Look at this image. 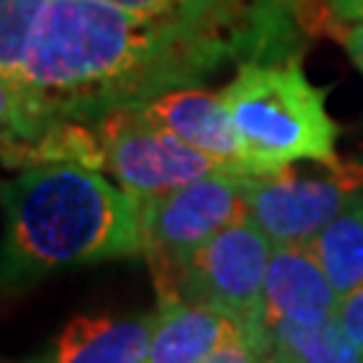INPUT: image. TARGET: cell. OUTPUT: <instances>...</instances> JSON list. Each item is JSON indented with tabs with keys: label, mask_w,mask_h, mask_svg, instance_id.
<instances>
[{
	"label": "cell",
	"mask_w": 363,
	"mask_h": 363,
	"mask_svg": "<svg viewBox=\"0 0 363 363\" xmlns=\"http://www.w3.org/2000/svg\"><path fill=\"white\" fill-rule=\"evenodd\" d=\"M154 328L156 315H78L67 320L38 363H145Z\"/></svg>",
	"instance_id": "30bf717a"
},
{
	"label": "cell",
	"mask_w": 363,
	"mask_h": 363,
	"mask_svg": "<svg viewBox=\"0 0 363 363\" xmlns=\"http://www.w3.org/2000/svg\"><path fill=\"white\" fill-rule=\"evenodd\" d=\"M350 178L298 175L291 169L242 175L247 216L272 245H312L350 202Z\"/></svg>",
	"instance_id": "ba28073f"
},
{
	"label": "cell",
	"mask_w": 363,
	"mask_h": 363,
	"mask_svg": "<svg viewBox=\"0 0 363 363\" xmlns=\"http://www.w3.org/2000/svg\"><path fill=\"white\" fill-rule=\"evenodd\" d=\"M218 94L242 135L250 175H274L294 162L339 164V127L325 111V89L307 78L301 57L245 62Z\"/></svg>",
	"instance_id": "3957f363"
},
{
	"label": "cell",
	"mask_w": 363,
	"mask_h": 363,
	"mask_svg": "<svg viewBox=\"0 0 363 363\" xmlns=\"http://www.w3.org/2000/svg\"><path fill=\"white\" fill-rule=\"evenodd\" d=\"M272 259V242L250 216L220 229L199 247L183 274L178 298L210 304L240 320L250 337L272 339L267 328L264 280Z\"/></svg>",
	"instance_id": "8992f818"
},
{
	"label": "cell",
	"mask_w": 363,
	"mask_h": 363,
	"mask_svg": "<svg viewBox=\"0 0 363 363\" xmlns=\"http://www.w3.org/2000/svg\"><path fill=\"white\" fill-rule=\"evenodd\" d=\"M267 328L291 315L337 312L342 298L331 286L312 245H272V259L264 280Z\"/></svg>",
	"instance_id": "7c38bea8"
},
{
	"label": "cell",
	"mask_w": 363,
	"mask_h": 363,
	"mask_svg": "<svg viewBox=\"0 0 363 363\" xmlns=\"http://www.w3.org/2000/svg\"><path fill=\"white\" fill-rule=\"evenodd\" d=\"M91 130L103 148V169L135 199L167 194L218 172H242L156 127L138 105L94 121Z\"/></svg>",
	"instance_id": "5b68a950"
},
{
	"label": "cell",
	"mask_w": 363,
	"mask_h": 363,
	"mask_svg": "<svg viewBox=\"0 0 363 363\" xmlns=\"http://www.w3.org/2000/svg\"><path fill=\"white\" fill-rule=\"evenodd\" d=\"M272 350L288 363H363L337 312L291 315L269 323Z\"/></svg>",
	"instance_id": "4fadbf2b"
},
{
	"label": "cell",
	"mask_w": 363,
	"mask_h": 363,
	"mask_svg": "<svg viewBox=\"0 0 363 363\" xmlns=\"http://www.w3.org/2000/svg\"><path fill=\"white\" fill-rule=\"evenodd\" d=\"M267 363H286V361H283V358H280V355H277V352H269V361H267Z\"/></svg>",
	"instance_id": "ffe728a7"
},
{
	"label": "cell",
	"mask_w": 363,
	"mask_h": 363,
	"mask_svg": "<svg viewBox=\"0 0 363 363\" xmlns=\"http://www.w3.org/2000/svg\"><path fill=\"white\" fill-rule=\"evenodd\" d=\"M342 43H345V49L350 54V60L363 73V22L347 27V30L342 33Z\"/></svg>",
	"instance_id": "d6986e66"
},
{
	"label": "cell",
	"mask_w": 363,
	"mask_h": 363,
	"mask_svg": "<svg viewBox=\"0 0 363 363\" xmlns=\"http://www.w3.org/2000/svg\"><path fill=\"white\" fill-rule=\"evenodd\" d=\"M242 62L232 43L103 0H49L19 76L0 86L3 148L100 121Z\"/></svg>",
	"instance_id": "6da1fadb"
},
{
	"label": "cell",
	"mask_w": 363,
	"mask_h": 363,
	"mask_svg": "<svg viewBox=\"0 0 363 363\" xmlns=\"http://www.w3.org/2000/svg\"><path fill=\"white\" fill-rule=\"evenodd\" d=\"M269 352H272V339H259L250 337L247 331H240L237 337L223 342L205 363H267Z\"/></svg>",
	"instance_id": "2e32d148"
},
{
	"label": "cell",
	"mask_w": 363,
	"mask_h": 363,
	"mask_svg": "<svg viewBox=\"0 0 363 363\" xmlns=\"http://www.w3.org/2000/svg\"><path fill=\"white\" fill-rule=\"evenodd\" d=\"M312 250L323 264L325 274L339 298L352 296L363 288V196L350 202L323 232L312 240Z\"/></svg>",
	"instance_id": "5bb4252c"
},
{
	"label": "cell",
	"mask_w": 363,
	"mask_h": 363,
	"mask_svg": "<svg viewBox=\"0 0 363 363\" xmlns=\"http://www.w3.org/2000/svg\"><path fill=\"white\" fill-rule=\"evenodd\" d=\"M245 331L232 315L210 304L169 298L159 301L156 328L145 363H205L223 342Z\"/></svg>",
	"instance_id": "8fae6325"
},
{
	"label": "cell",
	"mask_w": 363,
	"mask_h": 363,
	"mask_svg": "<svg viewBox=\"0 0 363 363\" xmlns=\"http://www.w3.org/2000/svg\"><path fill=\"white\" fill-rule=\"evenodd\" d=\"M245 172H218L183 189L138 199L143 256L159 288V301L178 298L189 264L226 226L245 218Z\"/></svg>",
	"instance_id": "277c9868"
},
{
	"label": "cell",
	"mask_w": 363,
	"mask_h": 363,
	"mask_svg": "<svg viewBox=\"0 0 363 363\" xmlns=\"http://www.w3.org/2000/svg\"><path fill=\"white\" fill-rule=\"evenodd\" d=\"M145 19L175 22L232 43L245 62L298 57L296 0H103Z\"/></svg>",
	"instance_id": "52a82bcc"
},
{
	"label": "cell",
	"mask_w": 363,
	"mask_h": 363,
	"mask_svg": "<svg viewBox=\"0 0 363 363\" xmlns=\"http://www.w3.org/2000/svg\"><path fill=\"white\" fill-rule=\"evenodd\" d=\"M46 6L49 0H0V86L19 76Z\"/></svg>",
	"instance_id": "9a60e30c"
},
{
	"label": "cell",
	"mask_w": 363,
	"mask_h": 363,
	"mask_svg": "<svg viewBox=\"0 0 363 363\" xmlns=\"http://www.w3.org/2000/svg\"><path fill=\"white\" fill-rule=\"evenodd\" d=\"M325 11L339 25H358L363 22V0H325Z\"/></svg>",
	"instance_id": "ac0fdd59"
},
{
	"label": "cell",
	"mask_w": 363,
	"mask_h": 363,
	"mask_svg": "<svg viewBox=\"0 0 363 363\" xmlns=\"http://www.w3.org/2000/svg\"><path fill=\"white\" fill-rule=\"evenodd\" d=\"M339 320L345 325V331H347V337L363 347V288L361 291H355L352 296L342 298V304H339Z\"/></svg>",
	"instance_id": "e0dca14e"
},
{
	"label": "cell",
	"mask_w": 363,
	"mask_h": 363,
	"mask_svg": "<svg viewBox=\"0 0 363 363\" xmlns=\"http://www.w3.org/2000/svg\"><path fill=\"white\" fill-rule=\"evenodd\" d=\"M148 121L156 127L172 132L183 143L194 145L199 151L210 154L218 162H226L232 167L250 175V162L242 143V135L234 124L232 113L220 94L194 89H178L162 94L151 103L138 105Z\"/></svg>",
	"instance_id": "9c48e42d"
},
{
	"label": "cell",
	"mask_w": 363,
	"mask_h": 363,
	"mask_svg": "<svg viewBox=\"0 0 363 363\" xmlns=\"http://www.w3.org/2000/svg\"><path fill=\"white\" fill-rule=\"evenodd\" d=\"M3 216L6 288L143 253L138 199L84 164L43 162L25 167L3 186Z\"/></svg>",
	"instance_id": "7a4b0ae2"
}]
</instances>
